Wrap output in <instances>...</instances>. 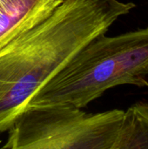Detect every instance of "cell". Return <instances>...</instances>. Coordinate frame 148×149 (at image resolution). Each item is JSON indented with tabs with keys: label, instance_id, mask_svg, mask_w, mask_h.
<instances>
[{
	"label": "cell",
	"instance_id": "6da1fadb",
	"mask_svg": "<svg viewBox=\"0 0 148 149\" xmlns=\"http://www.w3.org/2000/svg\"><path fill=\"white\" fill-rule=\"evenodd\" d=\"M134 7L119 0H64L47 18L0 48V133L9 131L83 47Z\"/></svg>",
	"mask_w": 148,
	"mask_h": 149
},
{
	"label": "cell",
	"instance_id": "7a4b0ae2",
	"mask_svg": "<svg viewBox=\"0 0 148 149\" xmlns=\"http://www.w3.org/2000/svg\"><path fill=\"white\" fill-rule=\"evenodd\" d=\"M148 27L105 34L83 47L30 101L28 107L63 103L86 107L121 85L148 87Z\"/></svg>",
	"mask_w": 148,
	"mask_h": 149
},
{
	"label": "cell",
	"instance_id": "3957f363",
	"mask_svg": "<svg viewBox=\"0 0 148 149\" xmlns=\"http://www.w3.org/2000/svg\"><path fill=\"white\" fill-rule=\"evenodd\" d=\"M125 111L90 113L72 104L29 107L9 129L2 148L113 149Z\"/></svg>",
	"mask_w": 148,
	"mask_h": 149
},
{
	"label": "cell",
	"instance_id": "277c9868",
	"mask_svg": "<svg viewBox=\"0 0 148 149\" xmlns=\"http://www.w3.org/2000/svg\"><path fill=\"white\" fill-rule=\"evenodd\" d=\"M64 0H0V48L47 18Z\"/></svg>",
	"mask_w": 148,
	"mask_h": 149
},
{
	"label": "cell",
	"instance_id": "5b68a950",
	"mask_svg": "<svg viewBox=\"0 0 148 149\" xmlns=\"http://www.w3.org/2000/svg\"><path fill=\"white\" fill-rule=\"evenodd\" d=\"M113 149H148L147 102H137L125 111Z\"/></svg>",
	"mask_w": 148,
	"mask_h": 149
},
{
	"label": "cell",
	"instance_id": "8992f818",
	"mask_svg": "<svg viewBox=\"0 0 148 149\" xmlns=\"http://www.w3.org/2000/svg\"><path fill=\"white\" fill-rule=\"evenodd\" d=\"M1 142H2V141H0V144H1Z\"/></svg>",
	"mask_w": 148,
	"mask_h": 149
}]
</instances>
